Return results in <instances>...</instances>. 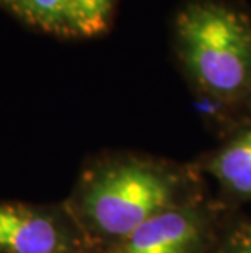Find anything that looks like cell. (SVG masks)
I'll list each match as a JSON object with an SVG mask.
<instances>
[{"mask_svg":"<svg viewBox=\"0 0 251 253\" xmlns=\"http://www.w3.org/2000/svg\"><path fill=\"white\" fill-rule=\"evenodd\" d=\"M71 36L90 38L108 30L117 0H64Z\"/></svg>","mask_w":251,"mask_h":253,"instance_id":"obj_7","label":"cell"},{"mask_svg":"<svg viewBox=\"0 0 251 253\" xmlns=\"http://www.w3.org/2000/svg\"><path fill=\"white\" fill-rule=\"evenodd\" d=\"M220 253H251V234H247L242 239L235 240Z\"/></svg>","mask_w":251,"mask_h":253,"instance_id":"obj_8","label":"cell"},{"mask_svg":"<svg viewBox=\"0 0 251 253\" xmlns=\"http://www.w3.org/2000/svg\"><path fill=\"white\" fill-rule=\"evenodd\" d=\"M201 232L194 211L170 206L122 239L117 253H194Z\"/></svg>","mask_w":251,"mask_h":253,"instance_id":"obj_4","label":"cell"},{"mask_svg":"<svg viewBox=\"0 0 251 253\" xmlns=\"http://www.w3.org/2000/svg\"><path fill=\"white\" fill-rule=\"evenodd\" d=\"M0 5L35 28L71 36L64 0H0Z\"/></svg>","mask_w":251,"mask_h":253,"instance_id":"obj_6","label":"cell"},{"mask_svg":"<svg viewBox=\"0 0 251 253\" xmlns=\"http://www.w3.org/2000/svg\"><path fill=\"white\" fill-rule=\"evenodd\" d=\"M172 180L150 165L126 162L98 171L82 196L85 217L106 237L126 239L155 214L172 206Z\"/></svg>","mask_w":251,"mask_h":253,"instance_id":"obj_2","label":"cell"},{"mask_svg":"<svg viewBox=\"0 0 251 253\" xmlns=\"http://www.w3.org/2000/svg\"><path fill=\"white\" fill-rule=\"evenodd\" d=\"M212 173L235 195L251 196V127L214 157Z\"/></svg>","mask_w":251,"mask_h":253,"instance_id":"obj_5","label":"cell"},{"mask_svg":"<svg viewBox=\"0 0 251 253\" xmlns=\"http://www.w3.org/2000/svg\"><path fill=\"white\" fill-rule=\"evenodd\" d=\"M72 237L56 216L0 204V253H71Z\"/></svg>","mask_w":251,"mask_h":253,"instance_id":"obj_3","label":"cell"},{"mask_svg":"<svg viewBox=\"0 0 251 253\" xmlns=\"http://www.w3.org/2000/svg\"><path fill=\"white\" fill-rule=\"evenodd\" d=\"M176 49L202 93L220 103L251 98V18L227 0H188L175 18Z\"/></svg>","mask_w":251,"mask_h":253,"instance_id":"obj_1","label":"cell"}]
</instances>
